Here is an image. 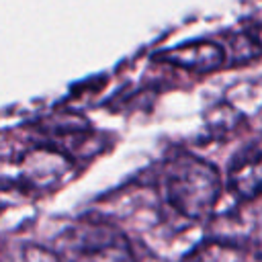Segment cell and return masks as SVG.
I'll use <instances>...</instances> for the list:
<instances>
[{"instance_id":"4","label":"cell","mask_w":262,"mask_h":262,"mask_svg":"<svg viewBox=\"0 0 262 262\" xmlns=\"http://www.w3.org/2000/svg\"><path fill=\"white\" fill-rule=\"evenodd\" d=\"M227 186L244 201L262 194V137L237 149L227 166Z\"/></svg>"},{"instance_id":"6","label":"cell","mask_w":262,"mask_h":262,"mask_svg":"<svg viewBox=\"0 0 262 262\" xmlns=\"http://www.w3.org/2000/svg\"><path fill=\"white\" fill-rule=\"evenodd\" d=\"M184 262H242V254L235 248L223 244H211L194 250Z\"/></svg>"},{"instance_id":"5","label":"cell","mask_w":262,"mask_h":262,"mask_svg":"<svg viewBox=\"0 0 262 262\" xmlns=\"http://www.w3.org/2000/svg\"><path fill=\"white\" fill-rule=\"evenodd\" d=\"M225 102L231 108H237V115L244 117V113L262 108V78L254 80H242L235 86H231L225 94Z\"/></svg>"},{"instance_id":"2","label":"cell","mask_w":262,"mask_h":262,"mask_svg":"<svg viewBox=\"0 0 262 262\" xmlns=\"http://www.w3.org/2000/svg\"><path fill=\"white\" fill-rule=\"evenodd\" d=\"M51 250L59 262H135L131 244L123 231L90 219L68 225Z\"/></svg>"},{"instance_id":"7","label":"cell","mask_w":262,"mask_h":262,"mask_svg":"<svg viewBox=\"0 0 262 262\" xmlns=\"http://www.w3.org/2000/svg\"><path fill=\"white\" fill-rule=\"evenodd\" d=\"M4 262H59V258L51 248L23 246V248L12 252V258L6 256Z\"/></svg>"},{"instance_id":"3","label":"cell","mask_w":262,"mask_h":262,"mask_svg":"<svg viewBox=\"0 0 262 262\" xmlns=\"http://www.w3.org/2000/svg\"><path fill=\"white\" fill-rule=\"evenodd\" d=\"M154 59L164 61L168 66L196 72V74H207L215 72L223 66H229L227 61V51L223 43H217L213 39H199V41H188L164 51H158Z\"/></svg>"},{"instance_id":"1","label":"cell","mask_w":262,"mask_h":262,"mask_svg":"<svg viewBox=\"0 0 262 262\" xmlns=\"http://www.w3.org/2000/svg\"><path fill=\"white\" fill-rule=\"evenodd\" d=\"M158 188L164 203L174 213L199 221L213 213L221 194V178L207 160L188 151H178L164 162L158 176Z\"/></svg>"}]
</instances>
